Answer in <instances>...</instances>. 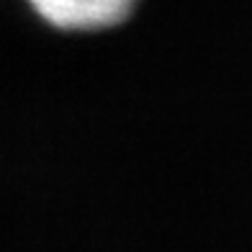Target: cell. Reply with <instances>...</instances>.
<instances>
[{"instance_id":"cell-1","label":"cell","mask_w":252,"mask_h":252,"mask_svg":"<svg viewBox=\"0 0 252 252\" xmlns=\"http://www.w3.org/2000/svg\"><path fill=\"white\" fill-rule=\"evenodd\" d=\"M44 24L60 31H106L134 13L136 0H29Z\"/></svg>"}]
</instances>
